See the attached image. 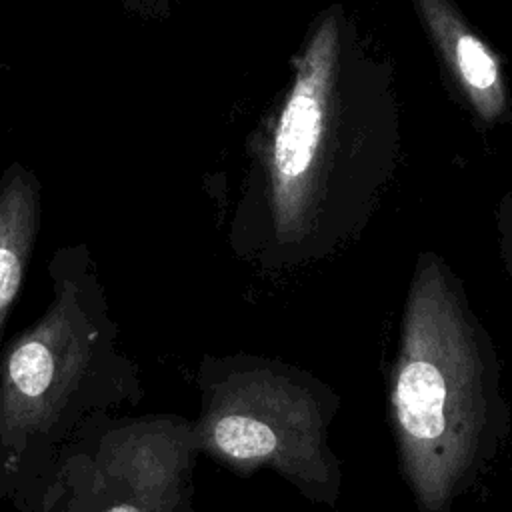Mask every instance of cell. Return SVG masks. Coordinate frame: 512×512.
<instances>
[{
  "instance_id": "obj_1",
  "label": "cell",
  "mask_w": 512,
  "mask_h": 512,
  "mask_svg": "<svg viewBox=\"0 0 512 512\" xmlns=\"http://www.w3.org/2000/svg\"><path fill=\"white\" fill-rule=\"evenodd\" d=\"M388 420L418 512H452L510 434L496 348L456 280L434 260L418 266L408 290Z\"/></svg>"
},
{
  "instance_id": "obj_2",
  "label": "cell",
  "mask_w": 512,
  "mask_h": 512,
  "mask_svg": "<svg viewBox=\"0 0 512 512\" xmlns=\"http://www.w3.org/2000/svg\"><path fill=\"white\" fill-rule=\"evenodd\" d=\"M48 276L50 304L0 348V500L18 512H32L58 452L88 416L144 398L88 248H58Z\"/></svg>"
},
{
  "instance_id": "obj_3",
  "label": "cell",
  "mask_w": 512,
  "mask_h": 512,
  "mask_svg": "<svg viewBox=\"0 0 512 512\" xmlns=\"http://www.w3.org/2000/svg\"><path fill=\"white\" fill-rule=\"evenodd\" d=\"M196 386L200 454L238 478L270 470L306 500L336 506L344 474L330 428L342 400L328 382L276 358L206 354Z\"/></svg>"
},
{
  "instance_id": "obj_4",
  "label": "cell",
  "mask_w": 512,
  "mask_h": 512,
  "mask_svg": "<svg viewBox=\"0 0 512 512\" xmlns=\"http://www.w3.org/2000/svg\"><path fill=\"white\" fill-rule=\"evenodd\" d=\"M198 456L186 416L92 414L58 452L32 512H194Z\"/></svg>"
},
{
  "instance_id": "obj_5",
  "label": "cell",
  "mask_w": 512,
  "mask_h": 512,
  "mask_svg": "<svg viewBox=\"0 0 512 512\" xmlns=\"http://www.w3.org/2000/svg\"><path fill=\"white\" fill-rule=\"evenodd\" d=\"M344 40L326 14L294 58V80L280 110L270 154V210L282 242L308 236L328 204V182L342 160Z\"/></svg>"
},
{
  "instance_id": "obj_6",
  "label": "cell",
  "mask_w": 512,
  "mask_h": 512,
  "mask_svg": "<svg viewBox=\"0 0 512 512\" xmlns=\"http://www.w3.org/2000/svg\"><path fill=\"white\" fill-rule=\"evenodd\" d=\"M456 86L486 122H498L508 106L506 82L496 54L470 30L452 0H414Z\"/></svg>"
},
{
  "instance_id": "obj_7",
  "label": "cell",
  "mask_w": 512,
  "mask_h": 512,
  "mask_svg": "<svg viewBox=\"0 0 512 512\" xmlns=\"http://www.w3.org/2000/svg\"><path fill=\"white\" fill-rule=\"evenodd\" d=\"M40 226V182L20 162L0 176V348Z\"/></svg>"
},
{
  "instance_id": "obj_8",
  "label": "cell",
  "mask_w": 512,
  "mask_h": 512,
  "mask_svg": "<svg viewBox=\"0 0 512 512\" xmlns=\"http://www.w3.org/2000/svg\"><path fill=\"white\" fill-rule=\"evenodd\" d=\"M120 2L128 12L138 14L140 18H160L170 8L172 0H120Z\"/></svg>"
}]
</instances>
